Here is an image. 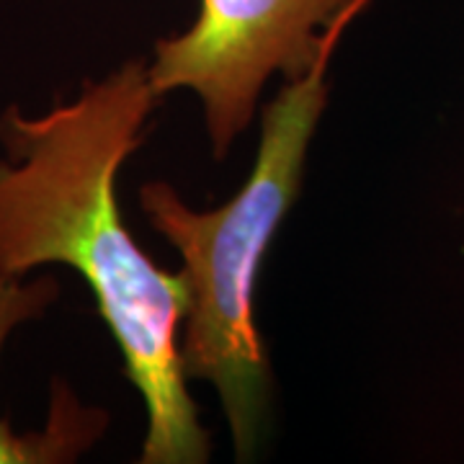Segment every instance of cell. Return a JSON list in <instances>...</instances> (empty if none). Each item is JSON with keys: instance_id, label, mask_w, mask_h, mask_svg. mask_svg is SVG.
Wrapping results in <instances>:
<instances>
[{"instance_id": "6da1fadb", "label": "cell", "mask_w": 464, "mask_h": 464, "mask_svg": "<svg viewBox=\"0 0 464 464\" xmlns=\"http://www.w3.org/2000/svg\"><path fill=\"white\" fill-rule=\"evenodd\" d=\"M160 96L148 60H130L42 114H0V282L65 266L96 310L145 402L142 464H204L212 436L186 390L179 351L188 289L163 271L121 219L116 179L142 148Z\"/></svg>"}, {"instance_id": "7a4b0ae2", "label": "cell", "mask_w": 464, "mask_h": 464, "mask_svg": "<svg viewBox=\"0 0 464 464\" xmlns=\"http://www.w3.org/2000/svg\"><path fill=\"white\" fill-rule=\"evenodd\" d=\"M335 50L338 44L328 47L299 81L284 83L268 101L250 176L232 199L199 212L166 181H148L137 194L150 227L183 261V374L215 387L240 462L261 444L271 411V364L253 320L256 282L302 191L310 142L328 106Z\"/></svg>"}, {"instance_id": "3957f363", "label": "cell", "mask_w": 464, "mask_h": 464, "mask_svg": "<svg viewBox=\"0 0 464 464\" xmlns=\"http://www.w3.org/2000/svg\"><path fill=\"white\" fill-rule=\"evenodd\" d=\"M372 3L199 0V16L186 32L155 42L150 83L160 99L197 93L212 152L222 160L250 127L268 78L299 81Z\"/></svg>"}, {"instance_id": "277c9868", "label": "cell", "mask_w": 464, "mask_h": 464, "mask_svg": "<svg viewBox=\"0 0 464 464\" xmlns=\"http://www.w3.org/2000/svg\"><path fill=\"white\" fill-rule=\"evenodd\" d=\"M57 297L60 286L50 274L0 282V356L8 338L21 325L44 315ZM106 423V411L83 405L65 382L54 380L50 413L39 431L16 433L0 418V464L75 462L103 436Z\"/></svg>"}]
</instances>
